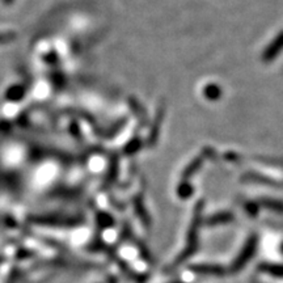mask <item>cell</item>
<instances>
[{"instance_id": "6da1fadb", "label": "cell", "mask_w": 283, "mask_h": 283, "mask_svg": "<svg viewBox=\"0 0 283 283\" xmlns=\"http://www.w3.org/2000/svg\"><path fill=\"white\" fill-rule=\"evenodd\" d=\"M202 207H204V204H202V202H200V204L196 206L193 222H192V226H190V231H189V241H187V248L183 250V254L180 257V261L185 260V258H187L189 256H192L194 250H196L197 236H198V228H200L201 215H202Z\"/></svg>"}, {"instance_id": "7a4b0ae2", "label": "cell", "mask_w": 283, "mask_h": 283, "mask_svg": "<svg viewBox=\"0 0 283 283\" xmlns=\"http://www.w3.org/2000/svg\"><path fill=\"white\" fill-rule=\"evenodd\" d=\"M256 247H257V237L256 236L250 237V239L247 241V244H245V247L243 248V252L240 253V256L237 257L235 263H233V269H232L233 271H237V270L241 269V267L247 263V261L254 254Z\"/></svg>"}, {"instance_id": "3957f363", "label": "cell", "mask_w": 283, "mask_h": 283, "mask_svg": "<svg viewBox=\"0 0 283 283\" xmlns=\"http://www.w3.org/2000/svg\"><path fill=\"white\" fill-rule=\"evenodd\" d=\"M283 50V32H280L278 36L275 37V40L265 49L262 54V60L263 62H270V60L275 59L279 55L280 51Z\"/></svg>"}, {"instance_id": "277c9868", "label": "cell", "mask_w": 283, "mask_h": 283, "mask_svg": "<svg viewBox=\"0 0 283 283\" xmlns=\"http://www.w3.org/2000/svg\"><path fill=\"white\" fill-rule=\"evenodd\" d=\"M204 160L205 157L204 156H197L196 159L192 161V163L187 165L185 169H183L182 172V180L183 181H189V178H192V177L194 176V174L198 172V170L201 169V167H202V164H204Z\"/></svg>"}, {"instance_id": "5b68a950", "label": "cell", "mask_w": 283, "mask_h": 283, "mask_svg": "<svg viewBox=\"0 0 283 283\" xmlns=\"http://www.w3.org/2000/svg\"><path fill=\"white\" fill-rule=\"evenodd\" d=\"M232 219H233V215L231 213H218L207 219V224H210V226H217V224L228 223V222H231Z\"/></svg>"}, {"instance_id": "8992f818", "label": "cell", "mask_w": 283, "mask_h": 283, "mask_svg": "<svg viewBox=\"0 0 283 283\" xmlns=\"http://www.w3.org/2000/svg\"><path fill=\"white\" fill-rule=\"evenodd\" d=\"M205 97H206L207 100H211V101H215L218 100L222 95V89H220L218 85L215 84H210V85H207L204 90Z\"/></svg>"}, {"instance_id": "52a82bcc", "label": "cell", "mask_w": 283, "mask_h": 283, "mask_svg": "<svg viewBox=\"0 0 283 283\" xmlns=\"http://www.w3.org/2000/svg\"><path fill=\"white\" fill-rule=\"evenodd\" d=\"M261 205L263 207H266L271 211H276V213H283V202L276 200H262Z\"/></svg>"}, {"instance_id": "ba28073f", "label": "cell", "mask_w": 283, "mask_h": 283, "mask_svg": "<svg viewBox=\"0 0 283 283\" xmlns=\"http://www.w3.org/2000/svg\"><path fill=\"white\" fill-rule=\"evenodd\" d=\"M177 194L182 198V200H186L189 198L192 194H193V186L190 185L189 181H182L180 183V186L177 189Z\"/></svg>"}, {"instance_id": "9c48e42d", "label": "cell", "mask_w": 283, "mask_h": 283, "mask_svg": "<svg viewBox=\"0 0 283 283\" xmlns=\"http://www.w3.org/2000/svg\"><path fill=\"white\" fill-rule=\"evenodd\" d=\"M194 270L197 273L201 274H215V275H220L222 274V269L218 266H209V265H200V266H194Z\"/></svg>"}, {"instance_id": "30bf717a", "label": "cell", "mask_w": 283, "mask_h": 283, "mask_svg": "<svg viewBox=\"0 0 283 283\" xmlns=\"http://www.w3.org/2000/svg\"><path fill=\"white\" fill-rule=\"evenodd\" d=\"M245 209H247V213L249 214L250 217H256L257 211H258V206H257V204H247Z\"/></svg>"}]
</instances>
